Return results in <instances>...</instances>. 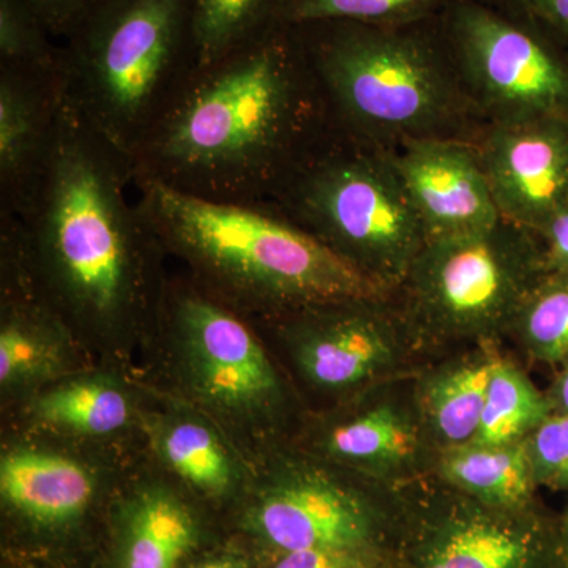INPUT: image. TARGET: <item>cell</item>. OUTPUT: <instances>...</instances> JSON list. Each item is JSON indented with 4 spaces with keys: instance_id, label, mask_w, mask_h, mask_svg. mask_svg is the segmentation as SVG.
<instances>
[{
    "instance_id": "ffe728a7",
    "label": "cell",
    "mask_w": 568,
    "mask_h": 568,
    "mask_svg": "<svg viewBox=\"0 0 568 568\" xmlns=\"http://www.w3.org/2000/svg\"><path fill=\"white\" fill-rule=\"evenodd\" d=\"M435 476L489 506L510 510L537 506L538 487L525 444L448 448L437 458Z\"/></svg>"
},
{
    "instance_id": "4dcf8cb0",
    "label": "cell",
    "mask_w": 568,
    "mask_h": 568,
    "mask_svg": "<svg viewBox=\"0 0 568 568\" xmlns=\"http://www.w3.org/2000/svg\"><path fill=\"white\" fill-rule=\"evenodd\" d=\"M265 568H384L386 556L358 549H298L278 552Z\"/></svg>"
},
{
    "instance_id": "52a82bcc",
    "label": "cell",
    "mask_w": 568,
    "mask_h": 568,
    "mask_svg": "<svg viewBox=\"0 0 568 568\" xmlns=\"http://www.w3.org/2000/svg\"><path fill=\"white\" fill-rule=\"evenodd\" d=\"M272 204L388 294L428 241L388 151L342 132Z\"/></svg>"
},
{
    "instance_id": "e0dca14e",
    "label": "cell",
    "mask_w": 568,
    "mask_h": 568,
    "mask_svg": "<svg viewBox=\"0 0 568 568\" xmlns=\"http://www.w3.org/2000/svg\"><path fill=\"white\" fill-rule=\"evenodd\" d=\"M504 346L484 343L429 358L414 377L426 432L439 452L473 443Z\"/></svg>"
},
{
    "instance_id": "30bf717a",
    "label": "cell",
    "mask_w": 568,
    "mask_h": 568,
    "mask_svg": "<svg viewBox=\"0 0 568 568\" xmlns=\"http://www.w3.org/2000/svg\"><path fill=\"white\" fill-rule=\"evenodd\" d=\"M459 80L485 123L568 119V52L480 0L440 13Z\"/></svg>"
},
{
    "instance_id": "4316f807",
    "label": "cell",
    "mask_w": 568,
    "mask_h": 568,
    "mask_svg": "<svg viewBox=\"0 0 568 568\" xmlns=\"http://www.w3.org/2000/svg\"><path fill=\"white\" fill-rule=\"evenodd\" d=\"M448 3L450 0H290L283 22L291 26L316 21L409 24L437 17Z\"/></svg>"
},
{
    "instance_id": "83f0119b",
    "label": "cell",
    "mask_w": 568,
    "mask_h": 568,
    "mask_svg": "<svg viewBox=\"0 0 568 568\" xmlns=\"http://www.w3.org/2000/svg\"><path fill=\"white\" fill-rule=\"evenodd\" d=\"M61 44L26 0H0V67L61 69Z\"/></svg>"
},
{
    "instance_id": "cb8c5ba5",
    "label": "cell",
    "mask_w": 568,
    "mask_h": 568,
    "mask_svg": "<svg viewBox=\"0 0 568 568\" xmlns=\"http://www.w3.org/2000/svg\"><path fill=\"white\" fill-rule=\"evenodd\" d=\"M507 342L537 364L559 368L568 364V274L548 272L534 286L519 306Z\"/></svg>"
},
{
    "instance_id": "484cf974",
    "label": "cell",
    "mask_w": 568,
    "mask_h": 568,
    "mask_svg": "<svg viewBox=\"0 0 568 568\" xmlns=\"http://www.w3.org/2000/svg\"><path fill=\"white\" fill-rule=\"evenodd\" d=\"M160 454L182 480L205 496L222 497L234 487L233 459L215 433L200 422L166 426L160 437Z\"/></svg>"
},
{
    "instance_id": "e575fe53",
    "label": "cell",
    "mask_w": 568,
    "mask_h": 568,
    "mask_svg": "<svg viewBox=\"0 0 568 568\" xmlns=\"http://www.w3.org/2000/svg\"><path fill=\"white\" fill-rule=\"evenodd\" d=\"M552 413L568 414V364L559 368L555 383L547 392Z\"/></svg>"
},
{
    "instance_id": "836d02e7",
    "label": "cell",
    "mask_w": 568,
    "mask_h": 568,
    "mask_svg": "<svg viewBox=\"0 0 568 568\" xmlns=\"http://www.w3.org/2000/svg\"><path fill=\"white\" fill-rule=\"evenodd\" d=\"M185 568H252L250 559L244 552L235 551V549H223L215 551L204 558L194 560Z\"/></svg>"
},
{
    "instance_id": "277c9868",
    "label": "cell",
    "mask_w": 568,
    "mask_h": 568,
    "mask_svg": "<svg viewBox=\"0 0 568 568\" xmlns=\"http://www.w3.org/2000/svg\"><path fill=\"white\" fill-rule=\"evenodd\" d=\"M339 132L390 151L420 140L476 142L485 129L465 91L440 14L409 24L294 26Z\"/></svg>"
},
{
    "instance_id": "1f68e13d",
    "label": "cell",
    "mask_w": 568,
    "mask_h": 568,
    "mask_svg": "<svg viewBox=\"0 0 568 568\" xmlns=\"http://www.w3.org/2000/svg\"><path fill=\"white\" fill-rule=\"evenodd\" d=\"M26 2L36 10L41 21L47 24L51 36L63 41L77 31L78 26L103 0H26Z\"/></svg>"
},
{
    "instance_id": "d4e9b609",
    "label": "cell",
    "mask_w": 568,
    "mask_h": 568,
    "mask_svg": "<svg viewBox=\"0 0 568 568\" xmlns=\"http://www.w3.org/2000/svg\"><path fill=\"white\" fill-rule=\"evenodd\" d=\"M287 2L290 0H193L200 67L282 24Z\"/></svg>"
},
{
    "instance_id": "8992f818",
    "label": "cell",
    "mask_w": 568,
    "mask_h": 568,
    "mask_svg": "<svg viewBox=\"0 0 568 568\" xmlns=\"http://www.w3.org/2000/svg\"><path fill=\"white\" fill-rule=\"evenodd\" d=\"M545 274L537 235L500 219L428 239L392 297L433 358L458 347L506 345L519 306Z\"/></svg>"
},
{
    "instance_id": "d6986e66",
    "label": "cell",
    "mask_w": 568,
    "mask_h": 568,
    "mask_svg": "<svg viewBox=\"0 0 568 568\" xmlns=\"http://www.w3.org/2000/svg\"><path fill=\"white\" fill-rule=\"evenodd\" d=\"M197 541L192 508L171 489L145 488L123 511L115 568H181Z\"/></svg>"
},
{
    "instance_id": "44dd1931",
    "label": "cell",
    "mask_w": 568,
    "mask_h": 568,
    "mask_svg": "<svg viewBox=\"0 0 568 568\" xmlns=\"http://www.w3.org/2000/svg\"><path fill=\"white\" fill-rule=\"evenodd\" d=\"M36 298L9 301L0 331L2 387L36 383L62 365V324Z\"/></svg>"
},
{
    "instance_id": "3957f363",
    "label": "cell",
    "mask_w": 568,
    "mask_h": 568,
    "mask_svg": "<svg viewBox=\"0 0 568 568\" xmlns=\"http://www.w3.org/2000/svg\"><path fill=\"white\" fill-rule=\"evenodd\" d=\"M136 204L164 252L239 313L265 317L347 298L390 295L271 203H226L156 182L133 183Z\"/></svg>"
},
{
    "instance_id": "5bb4252c",
    "label": "cell",
    "mask_w": 568,
    "mask_h": 568,
    "mask_svg": "<svg viewBox=\"0 0 568 568\" xmlns=\"http://www.w3.org/2000/svg\"><path fill=\"white\" fill-rule=\"evenodd\" d=\"M476 145L500 219L537 235L568 194V119L487 123Z\"/></svg>"
},
{
    "instance_id": "603a6c76",
    "label": "cell",
    "mask_w": 568,
    "mask_h": 568,
    "mask_svg": "<svg viewBox=\"0 0 568 568\" xmlns=\"http://www.w3.org/2000/svg\"><path fill=\"white\" fill-rule=\"evenodd\" d=\"M32 410L41 424L88 436L111 435L130 418L125 394L100 377H82L61 384L39 396Z\"/></svg>"
},
{
    "instance_id": "f1b7e54d",
    "label": "cell",
    "mask_w": 568,
    "mask_h": 568,
    "mask_svg": "<svg viewBox=\"0 0 568 568\" xmlns=\"http://www.w3.org/2000/svg\"><path fill=\"white\" fill-rule=\"evenodd\" d=\"M525 446L537 487L568 489V414L552 413Z\"/></svg>"
},
{
    "instance_id": "ac0fdd59",
    "label": "cell",
    "mask_w": 568,
    "mask_h": 568,
    "mask_svg": "<svg viewBox=\"0 0 568 568\" xmlns=\"http://www.w3.org/2000/svg\"><path fill=\"white\" fill-rule=\"evenodd\" d=\"M0 495L10 510L43 529L73 525L95 495V478L77 459L14 448L0 462Z\"/></svg>"
},
{
    "instance_id": "8fae6325",
    "label": "cell",
    "mask_w": 568,
    "mask_h": 568,
    "mask_svg": "<svg viewBox=\"0 0 568 568\" xmlns=\"http://www.w3.org/2000/svg\"><path fill=\"white\" fill-rule=\"evenodd\" d=\"M313 390L349 398L429 361L390 295L347 298L268 316Z\"/></svg>"
},
{
    "instance_id": "d6a6232c",
    "label": "cell",
    "mask_w": 568,
    "mask_h": 568,
    "mask_svg": "<svg viewBox=\"0 0 568 568\" xmlns=\"http://www.w3.org/2000/svg\"><path fill=\"white\" fill-rule=\"evenodd\" d=\"M548 272L568 274V194L537 234Z\"/></svg>"
},
{
    "instance_id": "ba28073f",
    "label": "cell",
    "mask_w": 568,
    "mask_h": 568,
    "mask_svg": "<svg viewBox=\"0 0 568 568\" xmlns=\"http://www.w3.org/2000/svg\"><path fill=\"white\" fill-rule=\"evenodd\" d=\"M384 568H560L558 529L538 504L489 506L433 474L402 488Z\"/></svg>"
},
{
    "instance_id": "6da1fadb",
    "label": "cell",
    "mask_w": 568,
    "mask_h": 568,
    "mask_svg": "<svg viewBox=\"0 0 568 568\" xmlns=\"http://www.w3.org/2000/svg\"><path fill=\"white\" fill-rule=\"evenodd\" d=\"M338 133L297 31L282 22L201 65L130 168L133 183L272 204Z\"/></svg>"
},
{
    "instance_id": "5b68a950",
    "label": "cell",
    "mask_w": 568,
    "mask_h": 568,
    "mask_svg": "<svg viewBox=\"0 0 568 568\" xmlns=\"http://www.w3.org/2000/svg\"><path fill=\"white\" fill-rule=\"evenodd\" d=\"M61 51L67 104L130 156L200 69L193 0H103Z\"/></svg>"
},
{
    "instance_id": "7c38bea8",
    "label": "cell",
    "mask_w": 568,
    "mask_h": 568,
    "mask_svg": "<svg viewBox=\"0 0 568 568\" xmlns=\"http://www.w3.org/2000/svg\"><path fill=\"white\" fill-rule=\"evenodd\" d=\"M166 316L201 398L239 416H274L282 409L278 373L237 310L190 283L168 295Z\"/></svg>"
},
{
    "instance_id": "2e32d148",
    "label": "cell",
    "mask_w": 568,
    "mask_h": 568,
    "mask_svg": "<svg viewBox=\"0 0 568 568\" xmlns=\"http://www.w3.org/2000/svg\"><path fill=\"white\" fill-rule=\"evenodd\" d=\"M65 104L62 70L0 67V215L21 219L47 173Z\"/></svg>"
},
{
    "instance_id": "4fadbf2b",
    "label": "cell",
    "mask_w": 568,
    "mask_h": 568,
    "mask_svg": "<svg viewBox=\"0 0 568 568\" xmlns=\"http://www.w3.org/2000/svg\"><path fill=\"white\" fill-rule=\"evenodd\" d=\"M416 373L339 402L317 426L310 443L312 454L390 488L433 476L440 452L418 410Z\"/></svg>"
},
{
    "instance_id": "7a4b0ae2",
    "label": "cell",
    "mask_w": 568,
    "mask_h": 568,
    "mask_svg": "<svg viewBox=\"0 0 568 568\" xmlns=\"http://www.w3.org/2000/svg\"><path fill=\"white\" fill-rule=\"evenodd\" d=\"M130 186L129 156L65 102L39 192L9 219L41 284L80 321L123 323L144 304L149 260L163 248Z\"/></svg>"
},
{
    "instance_id": "d590c367",
    "label": "cell",
    "mask_w": 568,
    "mask_h": 568,
    "mask_svg": "<svg viewBox=\"0 0 568 568\" xmlns=\"http://www.w3.org/2000/svg\"><path fill=\"white\" fill-rule=\"evenodd\" d=\"M560 568H568V510L558 528Z\"/></svg>"
},
{
    "instance_id": "9c48e42d",
    "label": "cell",
    "mask_w": 568,
    "mask_h": 568,
    "mask_svg": "<svg viewBox=\"0 0 568 568\" xmlns=\"http://www.w3.org/2000/svg\"><path fill=\"white\" fill-rule=\"evenodd\" d=\"M308 455L276 466L246 511L248 532L272 555L328 548L386 556L402 488Z\"/></svg>"
},
{
    "instance_id": "7402d4cb",
    "label": "cell",
    "mask_w": 568,
    "mask_h": 568,
    "mask_svg": "<svg viewBox=\"0 0 568 568\" xmlns=\"http://www.w3.org/2000/svg\"><path fill=\"white\" fill-rule=\"evenodd\" d=\"M552 409L526 369L511 355L497 357L477 435L470 444L517 446L544 424Z\"/></svg>"
},
{
    "instance_id": "f546056e",
    "label": "cell",
    "mask_w": 568,
    "mask_h": 568,
    "mask_svg": "<svg viewBox=\"0 0 568 568\" xmlns=\"http://www.w3.org/2000/svg\"><path fill=\"white\" fill-rule=\"evenodd\" d=\"M488 7L544 33L568 52V0H480Z\"/></svg>"
},
{
    "instance_id": "9a60e30c",
    "label": "cell",
    "mask_w": 568,
    "mask_h": 568,
    "mask_svg": "<svg viewBox=\"0 0 568 568\" xmlns=\"http://www.w3.org/2000/svg\"><path fill=\"white\" fill-rule=\"evenodd\" d=\"M388 155L426 237L469 233L499 222L476 142L410 141Z\"/></svg>"
}]
</instances>
